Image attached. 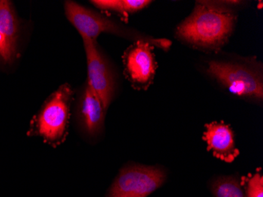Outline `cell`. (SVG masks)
Here are the masks:
<instances>
[{"label": "cell", "instance_id": "1", "mask_svg": "<svg viewBox=\"0 0 263 197\" xmlns=\"http://www.w3.org/2000/svg\"><path fill=\"white\" fill-rule=\"evenodd\" d=\"M235 1H196L192 14L177 28L176 37L201 49L218 50L231 37L237 14Z\"/></svg>", "mask_w": 263, "mask_h": 197}, {"label": "cell", "instance_id": "2", "mask_svg": "<svg viewBox=\"0 0 263 197\" xmlns=\"http://www.w3.org/2000/svg\"><path fill=\"white\" fill-rule=\"evenodd\" d=\"M64 7L66 17L81 34V38H89L97 41L100 34H114L137 41H146L162 50H168L172 44L169 40L156 39L127 29L98 12L83 7L73 1H66Z\"/></svg>", "mask_w": 263, "mask_h": 197}, {"label": "cell", "instance_id": "3", "mask_svg": "<svg viewBox=\"0 0 263 197\" xmlns=\"http://www.w3.org/2000/svg\"><path fill=\"white\" fill-rule=\"evenodd\" d=\"M73 90L66 84L59 87L44 103L35 117L34 133L50 145H58L66 135Z\"/></svg>", "mask_w": 263, "mask_h": 197}, {"label": "cell", "instance_id": "4", "mask_svg": "<svg viewBox=\"0 0 263 197\" xmlns=\"http://www.w3.org/2000/svg\"><path fill=\"white\" fill-rule=\"evenodd\" d=\"M208 73L233 95L252 100L263 98V80L261 71L242 63L211 61Z\"/></svg>", "mask_w": 263, "mask_h": 197}, {"label": "cell", "instance_id": "5", "mask_svg": "<svg viewBox=\"0 0 263 197\" xmlns=\"http://www.w3.org/2000/svg\"><path fill=\"white\" fill-rule=\"evenodd\" d=\"M166 173L152 166H127L121 170L108 197H147L163 185Z\"/></svg>", "mask_w": 263, "mask_h": 197}, {"label": "cell", "instance_id": "6", "mask_svg": "<svg viewBox=\"0 0 263 197\" xmlns=\"http://www.w3.org/2000/svg\"><path fill=\"white\" fill-rule=\"evenodd\" d=\"M82 40L88 66L87 83L99 96L106 112L116 90L113 69L99 48L97 41L87 38H82Z\"/></svg>", "mask_w": 263, "mask_h": 197}, {"label": "cell", "instance_id": "7", "mask_svg": "<svg viewBox=\"0 0 263 197\" xmlns=\"http://www.w3.org/2000/svg\"><path fill=\"white\" fill-rule=\"evenodd\" d=\"M153 45L146 41H136L127 49L123 57L128 79L134 85L146 88L155 76L157 63L152 52Z\"/></svg>", "mask_w": 263, "mask_h": 197}, {"label": "cell", "instance_id": "8", "mask_svg": "<svg viewBox=\"0 0 263 197\" xmlns=\"http://www.w3.org/2000/svg\"><path fill=\"white\" fill-rule=\"evenodd\" d=\"M202 140L208 145V150L212 151L216 158L226 163H233L240 155L235 145L234 133L230 126L223 121H213L205 125Z\"/></svg>", "mask_w": 263, "mask_h": 197}, {"label": "cell", "instance_id": "9", "mask_svg": "<svg viewBox=\"0 0 263 197\" xmlns=\"http://www.w3.org/2000/svg\"><path fill=\"white\" fill-rule=\"evenodd\" d=\"M106 112L100 98L87 83L80 98L78 108L83 131L90 137L100 134L103 130Z\"/></svg>", "mask_w": 263, "mask_h": 197}, {"label": "cell", "instance_id": "10", "mask_svg": "<svg viewBox=\"0 0 263 197\" xmlns=\"http://www.w3.org/2000/svg\"><path fill=\"white\" fill-rule=\"evenodd\" d=\"M91 4L103 11H111L128 16L134 14L152 4L150 0H93Z\"/></svg>", "mask_w": 263, "mask_h": 197}, {"label": "cell", "instance_id": "11", "mask_svg": "<svg viewBox=\"0 0 263 197\" xmlns=\"http://www.w3.org/2000/svg\"><path fill=\"white\" fill-rule=\"evenodd\" d=\"M19 26L11 2L0 0V32L17 47Z\"/></svg>", "mask_w": 263, "mask_h": 197}, {"label": "cell", "instance_id": "12", "mask_svg": "<svg viewBox=\"0 0 263 197\" xmlns=\"http://www.w3.org/2000/svg\"><path fill=\"white\" fill-rule=\"evenodd\" d=\"M211 192L215 197H245L240 181L233 176H222L212 182Z\"/></svg>", "mask_w": 263, "mask_h": 197}, {"label": "cell", "instance_id": "13", "mask_svg": "<svg viewBox=\"0 0 263 197\" xmlns=\"http://www.w3.org/2000/svg\"><path fill=\"white\" fill-rule=\"evenodd\" d=\"M241 186L246 191V197H263V177L259 172L241 179Z\"/></svg>", "mask_w": 263, "mask_h": 197}, {"label": "cell", "instance_id": "14", "mask_svg": "<svg viewBox=\"0 0 263 197\" xmlns=\"http://www.w3.org/2000/svg\"><path fill=\"white\" fill-rule=\"evenodd\" d=\"M17 47L0 32V60L4 64H10L14 61Z\"/></svg>", "mask_w": 263, "mask_h": 197}]
</instances>
